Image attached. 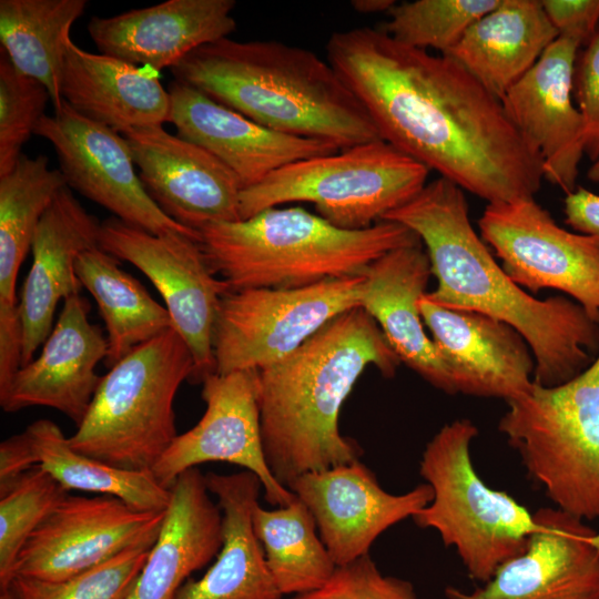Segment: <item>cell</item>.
I'll list each match as a JSON object with an SVG mask.
<instances>
[{"mask_svg": "<svg viewBox=\"0 0 599 599\" xmlns=\"http://www.w3.org/2000/svg\"><path fill=\"white\" fill-rule=\"evenodd\" d=\"M326 54L380 138L403 153L488 203L539 191L541 161L501 101L448 55L368 27L333 32Z\"/></svg>", "mask_w": 599, "mask_h": 599, "instance_id": "6da1fadb", "label": "cell"}, {"mask_svg": "<svg viewBox=\"0 0 599 599\" xmlns=\"http://www.w3.org/2000/svg\"><path fill=\"white\" fill-rule=\"evenodd\" d=\"M383 221L408 227L425 245L437 280L426 298L501 321L526 339L536 362L534 383H566L599 354V323L568 296L539 300L517 285L475 231L464 190L455 183L441 176L427 182Z\"/></svg>", "mask_w": 599, "mask_h": 599, "instance_id": "7a4b0ae2", "label": "cell"}, {"mask_svg": "<svg viewBox=\"0 0 599 599\" xmlns=\"http://www.w3.org/2000/svg\"><path fill=\"white\" fill-rule=\"evenodd\" d=\"M400 361L361 306L327 323L293 354L257 370L264 455L287 488L298 476L359 459L338 427L341 408L368 366L395 375Z\"/></svg>", "mask_w": 599, "mask_h": 599, "instance_id": "3957f363", "label": "cell"}, {"mask_svg": "<svg viewBox=\"0 0 599 599\" xmlns=\"http://www.w3.org/2000/svg\"><path fill=\"white\" fill-rule=\"evenodd\" d=\"M171 72L277 132L328 141L339 150L383 140L327 59L305 48L227 37L193 50Z\"/></svg>", "mask_w": 599, "mask_h": 599, "instance_id": "277c9868", "label": "cell"}, {"mask_svg": "<svg viewBox=\"0 0 599 599\" xmlns=\"http://www.w3.org/2000/svg\"><path fill=\"white\" fill-rule=\"evenodd\" d=\"M199 235L209 266L230 291L298 288L359 276L389 251L422 244L397 222L351 231L302 207L266 209L206 225Z\"/></svg>", "mask_w": 599, "mask_h": 599, "instance_id": "5b68a950", "label": "cell"}, {"mask_svg": "<svg viewBox=\"0 0 599 599\" xmlns=\"http://www.w3.org/2000/svg\"><path fill=\"white\" fill-rule=\"evenodd\" d=\"M194 367L173 327L135 347L101 377L71 447L120 469L151 471L179 435L174 399Z\"/></svg>", "mask_w": 599, "mask_h": 599, "instance_id": "8992f818", "label": "cell"}, {"mask_svg": "<svg viewBox=\"0 0 599 599\" xmlns=\"http://www.w3.org/2000/svg\"><path fill=\"white\" fill-rule=\"evenodd\" d=\"M477 436L470 419L458 418L427 443L419 474L433 498L413 519L454 548L468 577L481 585L522 552L538 522L534 512L479 476L470 451Z\"/></svg>", "mask_w": 599, "mask_h": 599, "instance_id": "52a82bcc", "label": "cell"}, {"mask_svg": "<svg viewBox=\"0 0 599 599\" xmlns=\"http://www.w3.org/2000/svg\"><path fill=\"white\" fill-rule=\"evenodd\" d=\"M498 430L554 507L599 519V354L575 378L507 402Z\"/></svg>", "mask_w": 599, "mask_h": 599, "instance_id": "ba28073f", "label": "cell"}, {"mask_svg": "<svg viewBox=\"0 0 599 599\" xmlns=\"http://www.w3.org/2000/svg\"><path fill=\"white\" fill-rule=\"evenodd\" d=\"M429 172L386 141H372L288 164L242 190L241 217L290 202H308L331 224L364 230L417 195Z\"/></svg>", "mask_w": 599, "mask_h": 599, "instance_id": "9c48e42d", "label": "cell"}, {"mask_svg": "<svg viewBox=\"0 0 599 599\" xmlns=\"http://www.w3.org/2000/svg\"><path fill=\"white\" fill-rule=\"evenodd\" d=\"M363 275L298 288L227 292L213 331L214 373L260 370L286 358L332 319L359 306Z\"/></svg>", "mask_w": 599, "mask_h": 599, "instance_id": "30bf717a", "label": "cell"}, {"mask_svg": "<svg viewBox=\"0 0 599 599\" xmlns=\"http://www.w3.org/2000/svg\"><path fill=\"white\" fill-rule=\"evenodd\" d=\"M478 226L517 285L562 292L599 323V241L559 226L534 197L488 203Z\"/></svg>", "mask_w": 599, "mask_h": 599, "instance_id": "8fae6325", "label": "cell"}, {"mask_svg": "<svg viewBox=\"0 0 599 599\" xmlns=\"http://www.w3.org/2000/svg\"><path fill=\"white\" fill-rule=\"evenodd\" d=\"M99 246L134 265L156 287L172 327L193 355L190 382L202 383L213 374L214 324L230 288L212 272L199 241L180 233L154 235L112 216L101 222Z\"/></svg>", "mask_w": 599, "mask_h": 599, "instance_id": "7c38bea8", "label": "cell"}, {"mask_svg": "<svg viewBox=\"0 0 599 599\" xmlns=\"http://www.w3.org/2000/svg\"><path fill=\"white\" fill-rule=\"evenodd\" d=\"M164 517L165 510L136 509L113 496L69 494L21 548L13 578L60 581L130 548L152 547Z\"/></svg>", "mask_w": 599, "mask_h": 599, "instance_id": "4fadbf2b", "label": "cell"}, {"mask_svg": "<svg viewBox=\"0 0 599 599\" xmlns=\"http://www.w3.org/2000/svg\"><path fill=\"white\" fill-rule=\"evenodd\" d=\"M34 134L51 143L71 190L151 234L180 233L200 242L197 232L177 224L150 197L123 134L80 115L64 101L39 121Z\"/></svg>", "mask_w": 599, "mask_h": 599, "instance_id": "5bb4252c", "label": "cell"}, {"mask_svg": "<svg viewBox=\"0 0 599 599\" xmlns=\"http://www.w3.org/2000/svg\"><path fill=\"white\" fill-rule=\"evenodd\" d=\"M201 396L202 418L175 437L151 470L159 484L171 489L184 471L224 461L255 474L270 505H288L295 494L274 478L263 450L257 370L213 373L202 382Z\"/></svg>", "mask_w": 599, "mask_h": 599, "instance_id": "9a60e30c", "label": "cell"}, {"mask_svg": "<svg viewBox=\"0 0 599 599\" xmlns=\"http://www.w3.org/2000/svg\"><path fill=\"white\" fill-rule=\"evenodd\" d=\"M287 488L312 512L336 566L368 555L384 531L413 518L433 498L426 483L399 495L386 491L359 459L305 473Z\"/></svg>", "mask_w": 599, "mask_h": 599, "instance_id": "2e32d148", "label": "cell"}, {"mask_svg": "<svg viewBox=\"0 0 599 599\" xmlns=\"http://www.w3.org/2000/svg\"><path fill=\"white\" fill-rule=\"evenodd\" d=\"M525 549L473 590L445 588L447 599H599V531L555 507L534 512Z\"/></svg>", "mask_w": 599, "mask_h": 599, "instance_id": "e0dca14e", "label": "cell"}, {"mask_svg": "<svg viewBox=\"0 0 599 599\" xmlns=\"http://www.w3.org/2000/svg\"><path fill=\"white\" fill-rule=\"evenodd\" d=\"M580 45L558 37L500 99L507 116L541 161L544 179L566 194L577 187L586 154L583 119L571 97Z\"/></svg>", "mask_w": 599, "mask_h": 599, "instance_id": "ac0fdd59", "label": "cell"}, {"mask_svg": "<svg viewBox=\"0 0 599 599\" xmlns=\"http://www.w3.org/2000/svg\"><path fill=\"white\" fill-rule=\"evenodd\" d=\"M123 135L145 191L177 224L199 233L213 223L242 220V186L210 152L163 126Z\"/></svg>", "mask_w": 599, "mask_h": 599, "instance_id": "d6986e66", "label": "cell"}, {"mask_svg": "<svg viewBox=\"0 0 599 599\" xmlns=\"http://www.w3.org/2000/svg\"><path fill=\"white\" fill-rule=\"evenodd\" d=\"M169 122L177 135L203 148L237 179L242 190L297 161L329 155L339 149L324 140L296 136L261 125L202 91L170 82Z\"/></svg>", "mask_w": 599, "mask_h": 599, "instance_id": "ffe728a7", "label": "cell"}, {"mask_svg": "<svg viewBox=\"0 0 599 599\" xmlns=\"http://www.w3.org/2000/svg\"><path fill=\"white\" fill-rule=\"evenodd\" d=\"M425 294L420 314L456 394L507 403L531 388L534 354L514 327L485 314L439 306Z\"/></svg>", "mask_w": 599, "mask_h": 599, "instance_id": "44dd1931", "label": "cell"}, {"mask_svg": "<svg viewBox=\"0 0 599 599\" xmlns=\"http://www.w3.org/2000/svg\"><path fill=\"white\" fill-rule=\"evenodd\" d=\"M90 309V302L80 294L63 301L40 355L0 388L4 412L49 407L80 425L102 377L95 372L97 365L108 354L106 337L89 321Z\"/></svg>", "mask_w": 599, "mask_h": 599, "instance_id": "7402d4cb", "label": "cell"}, {"mask_svg": "<svg viewBox=\"0 0 599 599\" xmlns=\"http://www.w3.org/2000/svg\"><path fill=\"white\" fill-rule=\"evenodd\" d=\"M101 222L90 214L65 186L57 194L35 230L32 263L19 302L22 346L21 366L33 359L52 331L61 300L80 294L75 262L99 246Z\"/></svg>", "mask_w": 599, "mask_h": 599, "instance_id": "603a6c76", "label": "cell"}, {"mask_svg": "<svg viewBox=\"0 0 599 599\" xmlns=\"http://www.w3.org/2000/svg\"><path fill=\"white\" fill-rule=\"evenodd\" d=\"M235 6L234 0H167L109 18L94 16L88 31L100 53L160 71L227 38L236 28Z\"/></svg>", "mask_w": 599, "mask_h": 599, "instance_id": "cb8c5ba5", "label": "cell"}, {"mask_svg": "<svg viewBox=\"0 0 599 599\" xmlns=\"http://www.w3.org/2000/svg\"><path fill=\"white\" fill-rule=\"evenodd\" d=\"M430 275L423 244L389 251L364 273L359 306L375 319L400 363L433 387L456 395L449 370L425 331L418 305Z\"/></svg>", "mask_w": 599, "mask_h": 599, "instance_id": "d4e9b609", "label": "cell"}, {"mask_svg": "<svg viewBox=\"0 0 599 599\" xmlns=\"http://www.w3.org/2000/svg\"><path fill=\"white\" fill-rule=\"evenodd\" d=\"M163 525L129 599H174L191 575L217 556L223 515L197 467L171 487Z\"/></svg>", "mask_w": 599, "mask_h": 599, "instance_id": "484cf974", "label": "cell"}, {"mask_svg": "<svg viewBox=\"0 0 599 599\" xmlns=\"http://www.w3.org/2000/svg\"><path fill=\"white\" fill-rule=\"evenodd\" d=\"M61 97L80 115L121 134L169 122L170 94L156 75L124 60L65 43Z\"/></svg>", "mask_w": 599, "mask_h": 599, "instance_id": "4316f807", "label": "cell"}, {"mask_svg": "<svg viewBox=\"0 0 599 599\" xmlns=\"http://www.w3.org/2000/svg\"><path fill=\"white\" fill-rule=\"evenodd\" d=\"M223 515V545L197 580L187 579L174 599H282L253 528L262 484L248 470L205 475Z\"/></svg>", "mask_w": 599, "mask_h": 599, "instance_id": "83f0119b", "label": "cell"}, {"mask_svg": "<svg viewBox=\"0 0 599 599\" xmlns=\"http://www.w3.org/2000/svg\"><path fill=\"white\" fill-rule=\"evenodd\" d=\"M557 38L541 0H500L445 55L500 100Z\"/></svg>", "mask_w": 599, "mask_h": 599, "instance_id": "f1b7e54d", "label": "cell"}, {"mask_svg": "<svg viewBox=\"0 0 599 599\" xmlns=\"http://www.w3.org/2000/svg\"><path fill=\"white\" fill-rule=\"evenodd\" d=\"M67 186L59 169L45 155L21 154L13 169L0 176V326L20 323L16 283L31 250L38 224L57 194Z\"/></svg>", "mask_w": 599, "mask_h": 599, "instance_id": "f546056e", "label": "cell"}, {"mask_svg": "<svg viewBox=\"0 0 599 599\" xmlns=\"http://www.w3.org/2000/svg\"><path fill=\"white\" fill-rule=\"evenodd\" d=\"M26 466L39 465L68 491L82 490L116 497L149 511H164L171 490L152 471L113 467L73 449L61 428L50 419H38L20 433Z\"/></svg>", "mask_w": 599, "mask_h": 599, "instance_id": "4dcf8cb0", "label": "cell"}, {"mask_svg": "<svg viewBox=\"0 0 599 599\" xmlns=\"http://www.w3.org/2000/svg\"><path fill=\"white\" fill-rule=\"evenodd\" d=\"M75 274L95 300L103 318L108 343L104 362L109 368L135 347L172 327L166 307L100 246L78 257Z\"/></svg>", "mask_w": 599, "mask_h": 599, "instance_id": "1f68e13d", "label": "cell"}, {"mask_svg": "<svg viewBox=\"0 0 599 599\" xmlns=\"http://www.w3.org/2000/svg\"><path fill=\"white\" fill-rule=\"evenodd\" d=\"M87 0H1V51L22 73L49 91L61 109L65 43L72 24L84 13Z\"/></svg>", "mask_w": 599, "mask_h": 599, "instance_id": "d6a6232c", "label": "cell"}, {"mask_svg": "<svg viewBox=\"0 0 599 599\" xmlns=\"http://www.w3.org/2000/svg\"><path fill=\"white\" fill-rule=\"evenodd\" d=\"M252 519L271 575L283 596L315 590L333 575L336 564L317 535L312 512L296 495L277 509L268 510L258 504Z\"/></svg>", "mask_w": 599, "mask_h": 599, "instance_id": "836d02e7", "label": "cell"}, {"mask_svg": "<svg viewBox=\"0 0 599 599\" xmlns=\"http://www.w3.org/2000/svg\"><path fill=\"white\" fill-rule=\"evenodd\" d=\"M68 495L39 465L0 488V591L9 589L18 555L29 537Z\"/></svg>", "mask_w": 599, "mask_h": 599, "instance_id": "e575fe53", "label": "cell"}, {"mask_svg": "<svg viewBox=\"0 0 599 599\" xmlns=\"http://www.w3.org/2000/svg\"><path fill=\"white\" fill-rule=\"evenodd\" d=\"M500 0H415L395 4L382 26L402 44L441 54L461 39L467 29L493 10Z\"/></svg>", "mask_w": 599, "mask_h": 599, "instance_id": "d590c367", "label": "cell"}, {"mask_svg": "<svg viewBox=\"0 0 599 599\" xmlns=\"http://www.w3.org/2000/svg\"><path fill=\"white\" fill-rule=\"evenodd\" d=\"M152 547L130 548L60 581L14 577L9 590L14 599H129Z\"/></svg>", "mask_w": 599, "mask_h": 599, "instance_id": "8d00e7d4", "label": "cell"}, {"mask_svg": "<svg viewBox=\"0 0 599 599\" xmlns=\"http://www.w3.org/2000/svg\"><path fill=\"white\" fill-rule=\"evenodd\" d=\"M51 102L43 83L0 57V176L10 172Z\"/></svg>", "mask_w": 599, "mask_h": 599, "instance_id": "74e56055", "label": "cell"}, {"mask_svg": "<svg viewBox=\"0 0 599 599\" xmlns=\"http://www.w3.org/2000/svg\"><path fill=\"white\" fill-rule=\"evenodd\" d=\"M291 599H423L414 585L403 578L384 575L370 555L336 566L319 588Z\"/></svg>", "mask_w": 599, "mask_h": 599, "instance_id": "f35d334b", "label": "cell"}, {"mask_svg": "<svg viewBox=\"0 0 599 599\" xmlns=\"http://www.w3.org/2000/svg\"><path fill=\"white\" fill-rule=\"evenodd\" d=\"M573 85L585 124L586 154L592 161L599 154V28L586 44Z\"/></svg>", "mask_w": 599, "mask_h": 599, "instance_id": "ab89813d", "label": "cell"}, {"mask_svg": "<svg viewBox=\"0 0 599 599\" xmlns=\"http://www.w3.org/2000/svg\"><path fill=\"white\" fill-rule=\"evenodd\" d=\"M558 37L587 44L599 28V0H541Z\"/></svg>", "mask_w": 599, "mask_h": 599, "instance_id": "60d3db41", "label": "cell"}, {"mask_svg": "<svg viewBox=\"0 0 599 599\" xmlns=\"http://www.w3.org/2000/svg\"><path fill=\"white\" fill-rule=\"evenodd\" d=\"M565 222L577 233L599 241V195L577 186L564 201Z\"/></svg>", "mask_w": 599, "mask_h": 599, "instance_id": "b9f144b4", "label": "cell"}, {"mask_svg": "<svg viewBox=\"0 0 599 599\" xmlns=\"http://www.w3.org/2000/svg\"><path fill=\"white\" fill-rule=\"evenodd\" d=\"M396 4L394 0H353L351 6L362 14H374L380 12H389Z\"/></svg>", "mask_w": 599, "mask_h": 599, "instance_id": "7bdbcfd3", "label": "cell"}, {"mask_svg": "<svg viewBox=\"0 0 599 599\" xmlns=\"http://www.w3.org/2000/svg\"><path fill=\"white\" fill-rule=\"evenodd\" d=\"M587 176L590 181L599 183V154L591 161V165L587 171Z\"/></svg>", "mask_w": 599, "mask_h": 599, "instance_id": "ee69618b", "label": "cell"}, {"mask_svg": "<svg viewBox=\"0 0 599 599\" xmlns=\"http://www.w3.org/2000/svg\"><path fill=\"white\" fill-rule=\"evenodd\" d=\"M0 599H14L12 592L8 590L0 591Z\"/></svg>", "mask_w": 599, "mask_h": 599, "instance_id": "f6af8a7d", "label": "cell"}]
</instances>
